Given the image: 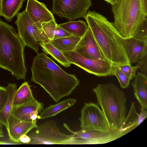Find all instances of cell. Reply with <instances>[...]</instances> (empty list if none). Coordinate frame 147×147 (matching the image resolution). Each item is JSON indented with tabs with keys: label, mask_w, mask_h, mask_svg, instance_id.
<instances>
[{
	"label": "cell",
	"mask_w": 147,
	"mask_h": 147,
	"mask_svg": "<svg viewBox=\"0 0 147 147\" xmlns=\"http://www.w3.org/2000/svg\"><path fill=\"white\" fill-rule=\"evenodd\" d=\"M31 80L40 86L56 102L68 96L80 80L67 73L43 52L37 53L31 68Z\"/></svg>",
	"instance_id": "1"
},
{
	"label": "cell",
	"mask_w": 147,
	"mask_h": 147,
	"mask_svg": "<svg viewBox=\"0 0 147 147\" xmlns=\"http://www.w3.org/2000/svg\"><path fill=\"white\" fill-rule=\"evenodd\" d=\"M106 59L114 65L131 64L123 46L122 36L114 24L94 11L84 18Z\"/></svg>",
	"instance_id": "2"
},
{
	"label": "cell",
	"mask_w": 147,
	"mask_h": 147,
	"mask_svg": "<svg viewBox=\"0 0 147 147\" xmlns=\"http://www.w3.org/2000/svg\"><path fill=\"white\" fill-rule=\"evenodd\" d=\"M25 47L13 27L0 20V68L18 80L26 79Z\"/></svg>",
	"instance_id": "3"
},
{
	"label": "cell",
	"mask_w": 147,
	"mask_h": 147,
	"mask_svg": "<svg viewBox=\"0 0 147 147\" xmlns=\"http://www.w3.org/2000/svg\"><path fill=\"white\" fill-rule=\"evenodd\" d=\"M111 7L114 25L122 36L147 38V16L141 0H115Z\"/></svg>",
	"instance_id": "4"
},
{
	"label": "cell",
	"mask_w": 147,
	"mask_h": 147,
	"mask_svg": "<svg viewBox=\"0 0 147 147\" xmlns=\"http://www.w3.org/2000/svg\"><path fill=\"white\" fill-rule=\"evenodd\" d=\"M92 90L109 129H120L126 117L127 99L124 92L112 82L99 84Z\"/></svg>",
	"instance_id": "5"
},
{
	"label": "cell",
	"mask_w": 147,
	"mask_h": 147,
	"mask_svg": "<svg viewBox=\"0 0 147 147\" xmlns=\"http://www.w3.org/2000/svg\"><path fill=\"white\" fill-rule=\"evenodd\" d=\"M34 128L28 135L31 139L29 144H80L74 134L61 132L54 120L47 121Z\"/></svg>",
	"instance_id": "6"
},
{
	"label": "cell",
	"mask_w": 147,
	"mask_h": 147,
	"mask_svg": "<svg viewBox=\"0 0 147 147\" xmlns=\"http://www.w3.org/2000/svg\"><path fill=\"white\" fill-rule=\"evenodd\" d=\"M15 23L18 34L25 46L38 53L40 42L45 41L42 30L37 27L25 10L18 13Z\"/></svg>",
	"instance_id": "7"
},
{
	"label": "cell",
	"mask_w": 147,
	"mask_h": 147,
	"mask_svg": "<svg viewBox=\"0 0 147 147\" xmlns=\"http://www.w3.org/2000/svg\"><path fill=\"white\" fill-rule=\"evenodd\" d=\"M63 53L71 64L76 65L89 73L99 77L113 75L114 66L108 60L88 59L74 51Z\"/></svg>",
	"instance_id": "8"
},
{
	"label": "cell",
	"mask_w": 147,
	"mask_h": 147,
	"mask_svg": "<svg viewBox=\"0 0 147 147\" xmlns=\"http://www.w3.org/2000/svg\"><path fill=\"white\" fill-rule=\"evenodd\" d=\"M53 12L69 21L84 18L92 5L91 0H53Z\"/></svg>",
	"instance_id": "9"
},
{
	"label": "cell",
	"mask_w": 147,
	"mask_h": 147,
	"mask_svg": "<svg viewBox=\"0 0 147 147\" xmlns=\"http://www.w3.org/2000/svg\"><path fill=\"white\" fill-rule=\"evenodd\" d=\"M80 130L109 131V128L100 108L92 102H85L81 110Z\"/></svg>",
	"instance_id": "10"
},
{
	"label": "cell",
	"mask_w": 147,
	"mask_h": 147,
	"mask_svg": "<svg viewBox=\"0 0 147 147\" xmlns=\"http://www.w3.org/2000/svg\"><path fill=\"white\" fill-rule=\"evenodd\" d=\"M64 126L72 134H74L80 141V144H97L107 143L114 141L128 133L121 129L109 131L71 130L66 124Z\"/></svg>",
	"instance_id": "11"
},
{
	"label": "cell",
	"mask_w": 147,
	"mask_h": 147,
	"mask_svg": "<svg viewBox=\"0 0 147 147\" xmlns=\"http://www.w3.org/2000/svg\"><path fill=\"white\" fill-rule=\"evenodd\" d=\"M73 51L88 59L108 60L88 26L86 32L81 37Z\"/></svg>",
	"instance_id": "12"
},
{
	"label": "cell",
	"mask_w": 147,
	"mask_h": 147,
	"mask_svg": "<svg viewBox=\"0 0 147 147\" xmlns=\"http://www.w3.org/2000/svg\"><path fill=\"white\" fill-rule=\"evenodd\" d=\"M121 40L131 63H138L147 56V39L122 36Z\"/></svg>",
	"instance_id": "13"
},
{
	"label": "cell",
	"mask_w": 147,
	"mask_h": 147,
	"mask_svg": "<svg viewBox=\"0 0 147 147\" xmlns=\"http://www.w3.org/2000/svg\"><path fill=\"white\" fill-rule=\"evenodd\" d=\"M25 10L37 27L41 30L42 24L55 20L53 14L45 5L37 0H28Z\"/></svg>",
	"instance_id": "14"
},
{
	"label": "cell",
	"mask_w": 147,
	"mask_h": 147,
	"mask_svg": "<svg viewBox=\"0 0 147 147\" xmlns=\"http://www.w3.org/2000/svg\"><path fill=\"white\" fill-rule=\"evenodd\" d=\"M8 125L7 130L9 139L16 144H20V137L24 134H27L37 126L36 121H25L18 118L12 113L9 118Z\"/></svg>",
	"instance_id": "15"
},
{
	"label": "cell",
	"mask_w": 147,
	"mask_h": 147,
	"mask_svg": "<svg viewBox=\"0 0 147 147\" xmlns=\"http://www.w3.org/2000/svg\"><path fill=\"white\" fill-rule=\"evenodd\" d=\"M43 103L35 98L22 105L13 107L12 113L22 120L32 122L36 121L38 114L43 109Z\"/></svg>",
	"instance_id": "16"
},
{
	"label": "cell",
	"mask_w": 147,
	"mask_h": 147,
	"mask_svg": "<svg viewBox=\"0 0 147 147\" xmlns=\"http://www.w3.org/2000/svg\"><path fill=\"white\" fill-rule=\"evenodd\" d=\"M135 96L141 107L147 109V76L138 71L131 83Z\"/></svg>",
	"instance_id": "17"
},
{
	"label": "cell",
	"mask_w": 147,
	"mask_h": 147,
	"mask_svg": "<svg viewBox=\"0 0 147 147\" xmlns=\"http://www.w3.org/2000/svg\"><path fill=\"white\" fill-rule=\"evenodd\" d=\"M147 117V110L141 107L140 113L138 114L136 111L134 103L132 102L129 112L121 129L129 133L139 126Z\"/></svg>",
	"instance_id": "18"
},
{
	"label": "cell",
	"mask_w": 147,
	"mask_h": 147,
	"mask_svg": "<svg viewBox=\"0 0 147 147\" xmlns=\"http://www.w3.org/2000/svg\"><path fill=\"white\" fill-rule=\"evenodd\" d=\"M41 30L45 41H51L71 35L59 27L55 20L42 24Z\"/></svg>",
	"instance_id": "19"
},
{
	"label": "cell",
	"mask_w": 147,
	"mask_h": 147,
	"mask_svg": "<svg viewBox=\"0 0 147 147\" xmlns=\"http://www.w3.org/2000/svg\"><path fill=\"white\" fill-rule=\"evenodd\" d=\"M76 102V99L70 98L55 104L50 105L47 107L43 109L40 114L39 118L43 119L54 116L73 106Z\"/></svg>",
	"instance_id": "20"
},
{
	"label": "cell",
	"mask_w": 147,
	"mask_h": 147,
	"mask_svg": "<svg viewBox=\"0 0 147 147\" xmlns=\"http://www.w3.org/2000/svg\"><path fill=\"white\" fill-rule=\"evenodd\" d=\"M6 88L8 92V98L3 109L0 113V123L5 126L7 130L8 119L12 113L13 97L17 87L15 83H9Z\"/></svg>",
	"instance_id": "21"
},
{
	"label": "cell",
	"mask_w": 147,
	"mask_h": 147,
	"mask_svg": "<svg viewBox=\"0 0 147 147\" xmlns=\"http://www.w3.org/2000/svg\"><path fill=\"white\" fill-rule=\"evenodd\" d=\"M1 16L10 22L18 14L25 0H1Z\"/></svg>",
	"instance_id": "22"
},
{
	"label": "cell",
	"mask_w": 147,
	"mask_h": 147,
	"mask_svg": "<svg viewBox=\"0 0 147 147\" xmlns=\"http://www.w3.org/2000/svg\"><path fill=\"white\" fill-rule=\"evenodd\" d=\"M39 45L46 54L51 55L61 65L66 67L70 66L71 64L63 52L54 46L50 41L40 42Z\"/></svg>",
	"instance_id": "23"
},
{
	"label": "cell",
	"mask_w": 147,
	"mask_h": 147,
	"mask_svg": "<svg viewBox=\"0 0 147 147\" xmlns=\"http://www.w3.org/2000/svg\"><path fill=\"white\" fill-rule=\"evenodd\" d=\"M34 98L28 82H25L17 89L14 93L13 106L22 105Z\"/></svg>",
	"instance_id": "24"
},
{
	"label": "cell",
	"mask_w": 147,
	"mask_h": 147,
	"mask_svg": "<svg viewBox=\"0 0 147 147\" xmlns=\"http://www.w3.org/2000/svg\"><path fill=\"white\" fill-rule=\"evenodd\" d=\"M81 37L71 35L49 41L54 46L63 52L73 51Z\"/></svg>",
	"instance_id": "25"
},
{
	"label": "cell",
	"mask_w": 147,
	"mask_h": 147,
	"mask_svg": "<svg viewBox=\"0 0 147 147\" xmlns=\"http://www.w3.org/2000/svg\"><path fill=\"white\" fill-rule=\"evenodd\" d=\"M58 25L71 35L80 37L84 35L88 28L86 22L80 20L69 21Z\"/></svg>",
	"instance_id": "26"
},
{
	"label": "cell",
	"mask_w": 147,
	"mask_h": 147,
	"mask_svg": "<svg viewBox=\"0 0 147 147\" xmlns=\"http://www.w3.org/2000/svg\"><path fill=\"white\" fill-rule=\"evenodd\" d=\"M114 66L122 71L129 78L130 80L135 77L136 75V71L139 68V66L138 65L135 66H132L131 64Z\"/></svg>",
	"instance_id": "27"
},
{
	"label": "cell",
	"mask_w": 147,
	"mask_h": 147,
	"mask_svg": "<svg viewBox=\"0 0 147 147\" xmlns=\"http://www.w3.org/2000/svg\"><path fill=\"white\" fill-rule=\"evenodd\" d=\"M113 75L117 77L121 88H125L129 86L130 79L122 71L115 66Z\"/></svg>",
	"instance_id": "28"
},
{
	"label": "cell",
	"mask_w": 147,
	"mask_h": 147,
	"mask_svg": "<svg viewBox=\"0 0 147 147\" xmlns=\"http://www.w3.org/2000/svg\"><path fill=\"white\" fill-rule=\"evenodd\" d=\"M8 96V92L6 88L0 86V113L6 104Z\"/></svg>",
	"instance_id": "29"
},
{
	"label": "cell",
	"mask_w": 147,
	"mask_h": 147,
	"mask_svg": "<svg viewBox=\"0 0 147 147\" xmlns=\"http://www.w3.org/2000/svg\"><path fill=\"white\" fill-rule=\"evenodd\" d=\"M138 63V65L139 66V69L140 70V72L147 76V56Z\"/></svg>",
	"instance_id": "30"
},
{
	"label": "cell",
	"mask_w": 147,
	"mask_h": 147,
	"mask_svg": "<svg viewBox=\"0 0 147 147\" xmlns=\"http://www.w3.org/2000/svg\"><path fill=\"white\" fill-rule=\"evenodd\" d=\"M19 141L21 144H29L31 141V139L27 134L22 136L20 138Z\"/></svg>",
	"instance_id": "31"
},
{
	"label": "cell",
	"mask_w": 147,
	"mask_h": 147,
	"mask_svg": "<svg viewBox=\"0 0 147 147\" xmlns=\"http://www.w3.org/2000/svg\"><path fill=\"white\" fill-rule=\"evenodd\" d=\"M141 5L144 13L147 16V0H141Z\"/></svg>",
	"instance_id": "32"
},
{
	"label": "cell",
	"mask_w": 147,
	"mask_h": 147,
	"mask_svg": "<svg viewBox=\"0 0 147 147\" xmlns=\"http://www.w3.org/2000/svg\"><path fill=\"white\" fill-rule=\"evenodd\" d=\"M4 136L2 124L0 123V138Z\"/></svg>",
	"instance_id": "33"
},
{
	"label": "cell",
	"mask_w": 147,
	"mask_h": 147,
	"mask_svg": "<svg viewBox=\"0 0 147 147\" xmlns=\"http://www.w3.org/2000/svg\"><path fill=\"white\" fill-rule=\"evenodd\" d=\"M107 2L110 3L111 5L114 3L115 0H104Z\"/></svg>",
	"instance_id": "34"
},
{
	"label": "cell",
	"mask_w": 147,
	"mask_h": 147,
	"mask_svg": "<svg viewBox=\"0 0 147 147\" xmlns=\"http://www.w3.org/2000/svg\"><path fill=\"white\" fill-rule=\"evenodd\" d=\"M1 0H0V16H1Z\"/></svg>",
	"instance_id": "35"
}]
</instances>
